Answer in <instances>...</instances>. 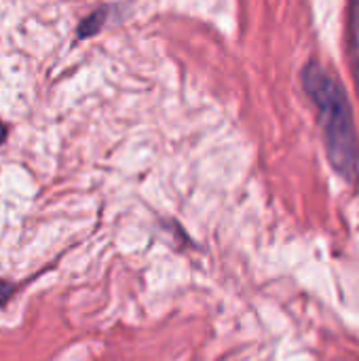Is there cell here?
<instances>
[{
  "label": "cell",
  "mask_w": 359,
  "mask_h": 361,
  "mask_svg": "<svg viewBox=\"0 0 359 361\" xmlns=\"http://www.w3.org/2000/svg\"><path fill=\"white\" fill-rule=\"evenodd\" d=\"M303 85L317 108L332 167L347 182H355L359 176V137L345 89L324 66L315 61L303 70Z\"/></svg>",
  "instance_id": "1"
},
{
  "label": "cell",
  "mask_w": 359,
  "mask_h": 361,
  "mask_svg": "<svg viewBox=\"0 0 359 361\" xmlns=\"http://www.w3.org/2000/svg\"><path fill=\"white\" fill-rule=\"evenodd\" d=\"M351 55H353V74L359 91V0H351Z\"/></svg>",
  "instance_id": "2"
},
{
  "label": "cell",
  "mask_w": 359,
  "mask_h": 361,
  "mask_svg": "<svg viewBox=\"0 0 359 361\" xmlns=\"http://www.w3.org/2000/svg\"><path fill=\"white\" fill-rule=\"evenodd\" d=\"M104 19H106L104 11H97V13H93L91 17H87V19L78 25V38H87V36L97 34L99 27H102V23H104Z\"/></svg>",
  "instance_id": "3"
},
{
  "label": "cell",
  "mask_w": 359,
  "mask_h": 361,
  "mask_svg": "<svg viewBox=\"0 0 359 361\" xmlns=\"http://www.w3.org/2000/svg\"><path fill=\"white\" fill-rule=\"evenodd\" d=\"M13 292H15V283L0 279V309H2V307H6V302L11 300Z\"/></svg>",
  "instance_id": "4"
},
{
  "label": "cell",
  "mask_w": 359,
  "mask_h": 361,
  "mask_svg": "<svg viewBox=\"0 0 359 361\" xmlns=\"http://www.w3.org/2000/svg\"><path fill=\"white\" fill-rule=\"evenodd\" d=\"M6 135H8V131H6V125H4V123L0 121V144H4Z\"/></svg>",
  "instance_id": "5"
}]
</instances>
